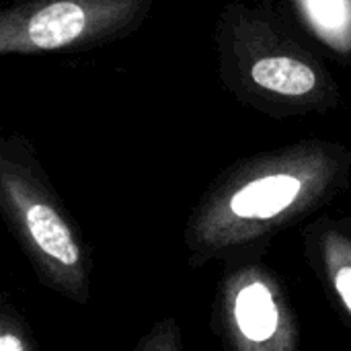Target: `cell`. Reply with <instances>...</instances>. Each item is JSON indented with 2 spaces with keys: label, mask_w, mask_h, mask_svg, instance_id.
I'll list each match as a JSON object with an SVG mask.
<instances>
[{
  "label": "cell",
  "mask_w": 351,
  "mask_h": 351,
  "mask_svg": "<svg viewBox=\"0 0 351 351\" xmlns=\"http://www.w3.org/2000/svg\"><path fill=\"white\" fill-rule=\"evenodd\" d=\"M0 351H31L27 337L21 329V323L14 317H2V333H0Z\"/></svg>",
  "instance_id": "52a82bcc"
},
{
  "label": "cell",
  "mask_w": 351,
  "mask_h": 351,
  "mask_svg": "<svg viewBox=\"0 0 351 351\" xmlns=\"http://www.w3.org/2000/svg\"><path fill=\"white\" fill-rule=\"evenodd\" d=\"M232 315L243 341L263 346L278 335L280 308L271 290L263 282H253L237 294Z\"/></svg>",
  "instance_id": "5b68a950"
},
{
  "label": "cell",
  "mask_w": 351,
  "mask_h": 351,
  "mask_svg": "<svg viewBox=\"0 0 351 351\" xmlns=\"http://www.w3.org/2000/svg\"><path fill=\"white\" fill-rule=\"evenodd\" d=\"M154 0H14L0 10V56L84 51L134 35Z\"/></svg>",
  "instance_id": "7a4b0ae2"
},
{
  "label": "cell",
  "mask_w": 351,
  "mask_h": 351,
  "mask_svg": "<svg viewBox=\"0 0 351 351\" xmlns=\"http://www.w3.org/2000/svg\"><path fill=\"white\" fill-rule=\"evenodd\" d=\"M292 23L329 58L351 66V0H286Z\"/></svg>",
  "instance_id": "277c9868"
},
{
  "label": "cell",
  "mask_w": 351,
  "mask_h": 351,
  "mask_svg": "<svg viewBox=\"0 0 351 351\" xmlns=\"http://www.w3.org/2000/svg\"><path fill=\"white\" fill-rule=\"evenodd\" d=\"M136 351H181L179 331L173 321L160 323L154 327L150 335L144 337V341L138 346Z\"/></svg>",
  "instance_id": "8992f818"
},
{
  "label": "cell",
  "mask_w": 351,
  "mask_h": 351,
  "mask_svg": "<svg viewBox=\"0 0 351 351\" xmlns=\"http://www.w3.org/2000/svg\"><path fill=\"white\" fill-rule=\"evenodd\" d=\"M222 86L269 117L329 113L341 105L339 84L319 49L265 2L230 0L214 25Z\"/></svg>",
  "instance_id": "6da1fadb"
},
{
  "label": "cell",
  "mask_w": 351,
  "mask_h": 351,
  "mask_svg": "<svg viewBox=\"0 0 351 351\" xmlns=\"http://www.w3.org/2000/svg\"><path fill=\"white\" fill-rule=\"evenodd\" d=\"M333 284H335V290H337L343 306L351 313V263H346L335 269Z\"/></svg>",
  "instance_id": "ba28073f"
},
{
  "label": "cell",
  "mask_w": 351,
  "mask_h": 351,
  "mask_svg": "<svg viewBox=\"0 0 351 351\" xmlns=\"http://www.w3.org/2000/svg\"><path fill=\"white\" fill-rule=\"evenodd\" d=\"M0 193L16 234L27 241L47 280L84 298L82 251L47 189L29 142L21 136H8L0 144Z\"/></svg>",
  "instance_id": "3957f363"
}]
</instances>
